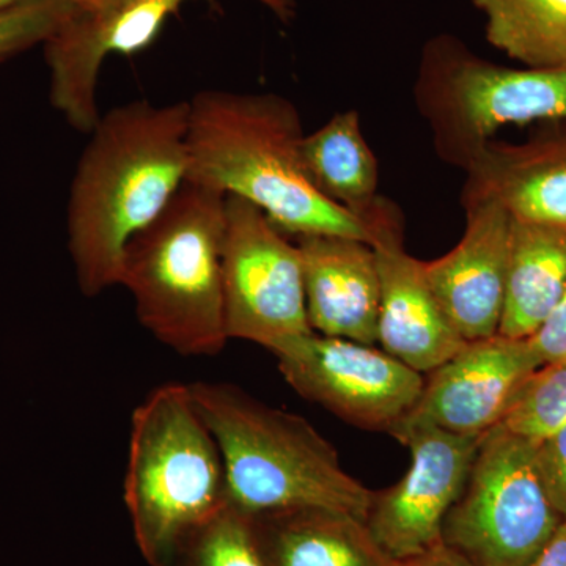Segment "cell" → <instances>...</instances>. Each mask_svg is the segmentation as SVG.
<instances>
[{
  "label": "cell",
  "instance_id": "1",
  "mask_svg": "<svg viewBox=\"0 0 566 566\" xmlns=\"http://www.w3.org/2000/svg\"><path fill=\"white\" fill-rule=\"evenodd\" d=\"M189 102H132L93 126L71 181L69 251L77 285L98 296L118 285L129 241L188 178Z\"/></svg>",
  "mask_w": 566,
  "mask_h": 566
},
{
  "label": "cell",
  "instance_id": "2",
  "mask_svg": "<svg viewBox=\"0 0 566 566\" xmlns=\"http://www.w3.org/2000/svg\"><path fill=\"white\" fill-rule=\"evenodd\" d=\"M189 102L188 178L259 207L285 234L371 243L370 223L329 202L304 169L300 111L277 93L203 91Z\"/></svg>",
  "mask_w": 566,
  "mask_h": 566
},
{
  "label": "cell",
  "instance_id": "3",
  "mask_svg": "<svg viewBox=\"0 0 566 566\" xmlns=\"http://www.w3.org/2000/svg\"><path fill=\"white\" fill-rule=\"evenodd\" d=\"M193 401L226 469L227 499L249 515L327 509L367 523L374 491L342 465L311 422L230 382H192Z\"/></svg>",
  "mask_w": 566,
  "mask_h": 566
},
{
  "label": "cell",
  "instance_id": "4",
  "mask_svg": "<svg viewBox=\"0 0 566 566\" xmlns=\"http://www.w3.org/2000/svg\"><path fill=\"white\" fill-rule=\"evenodd\" d=\"M226 193L185 181L166 210L126 245L118 285L142 326L181 356L226 348L222 244Z\"/></svg>",
  "mask_w": 566,
  "mask_h": 566
},
{
  "label": "cell",
  "instance_id": "5",
  "mask_svg": "<svg viewBox=\"0 0 566 566\" xmlns=\"http://www.w3.org/2000/svg\"><path fill=\"white\" fill-rule=\"evenodd\" d=\"M123 499L150 566H169L181 543L229 501L221 450L191 386L156 387L134 409Z\"/></svg>",
  "mask_w": 566,
  "mask_h": 566
},
{
  "label": "cell",
  "instance_id": "6",
  "mask_svg": "<svg viewBox=\"0 0 566 566\" xmlns=\"http://www.w3.org/2000/svg\"><path fill=\"white\" fill-rule=\"evenodd\" d=\"M412 93L436 155L463 172L502 128L566 120V70L497 65L453 35L424 44Z\"/></svg>",
  "mask_w": 566,
  "mask_h": 566
},
{
  "label": "cell",
  "instance_id": "7",
  "mask_svg": "<svg viewBox=\"0 0 566 566\" xmlns=\"http://www.w3.org/2000/svg\"><path fill=\"white\" fill-rule=\"evenodd\" d=\"M535 442L502 427L483 434L442 539L475 566H527L565 517L547 494Z\"/></svg>",
  "mask_w": 566,
  "mask_h": 566
},
{
  "label": "cell",
  "instance_id": "8",
  "mask_svg": "<svg viewBox=\"0 0 566 566\" xmlns=\"http://www.w3.org/2000/svg\"><path fill=\"white\" fill-rule=\"evenodd\" d=\"M222 293L230 340L274 353L312 333L297 244L259 207L237 196H226Z\"/></svg>",
  "mask_w": 566,
  "mask_h": 566
},
{
  "label": "cell",
  "instance_id": "9",
  "mask_svg": "<svg viewBox=\"0 0 566 566\" xmlns=\"http://www.w3.org/2000/svg\"><path fill=\"white\" fill-rule=\"evenodd\" d=\"M273 354L301 397L360 430L392 433L423 390L422 374L375 345L312 331Z\"/></svg>",
  "mask_w": 566,
  "mask_h": 566
},
{
  "label": "cell",
  "instance_id": "10",
  "mask_svg": "<svg viewBox=\"0 0 566 566\" xmlns=\"http://www.w3.org/2000/svg\"><path fill=\"white\" fill-rule=\"evenodd\" d=\"M392 436L408 447L411 464L400 482L374 491L367 527L387 556L403 562L441 542L446 517L463 493L483 436L424 424Z\"/></svg>",
  "mask_w": 566,
  "mask_h": 566
},
{
  "label": "cell",
  "instance_id": "11",
  "mask_svg": "<svg viewBox=\"0 0 566 566\" xmlns=\"http://www.w3.org/2000/svg\"><path fill=\"white\" fill-rule=\"evenodd\" d=\"M186 0H123L98 14L77 11L44 46L50 69V102L70 126L91 133L99 118L98 81L109 55L147 48L164 21ZM282 21L294 13V0H260Z\"/></svg>",
  "mask_w": 566,
  "mask_h": 566
},
{
  "label": "cell",
  "instance_id": "12",
  "mask_svg": "<svg viewBox=\"0 0 566 566\" xmlns=\"http://www.w3.org/2000/svg\"><path fill=\"white\" fill-rule=\"evenodd\" d=\"M368 221L381 283L378 344L412 370L430 374L465 340L442 311L422 260L406 252L403 211L381 197Z\"/></svg>",
  "mask_w": 566,
  "mask_h": 566
},
{
  "label": "cell",
  "instance_id": "13",
  "mask_svg": "<svg viewBox=\"0 0 566 566\" xmlns=\"http://www.w3.org/2000/svg\"><path fill=\"white\" fill-rule=\"evenodd\" d=\"M542 365L528 338L495 334L465 342L428 374L415 409L390 434L422 424L455 434H486L502 422L517 390Z\"/></svg>",
  "mask_w": 566,
  "mask_h": 566
},
{
  "label": "cell",
  "instance_id": "14",
  "mask_svg": "<svg viewBox=\"0 0 566 566\" xmlns=\"http://www.w3.org/2000/svg\"><path fill=\"white\" fill-rule=\"evenodd\" d=\"M463 208L465 230L460 243L423 264L447 318L471 342L499 334L509 281L512 216L495 202Z\"/></svg>",
  "mask_w": 566,
  "mask_h": 566
},
{
  "label": "cell",
  "instance_id": "15",
  "mask_svg": "<svg viewBox=\"0 0 566 566\" xmlns=\"http://www.w3.org/2000/svg\"><path fill=\"white\" fill-rule=\"evenodd\" d=\"M527 140L488 142L464 170L461 205L495 202L513 221L566 227V120Z\"/></svg>",
  "mask_w": 566,
  "mask_h": 566
},
{
  "label": "cell",
  "instance_id": "16",
  "mask_svg": "<svg viewBox=\"0 0 566 566\" xmlns=\"http://www.w3.org/2000/svg\"><path fill=\"white\" fill-rule=\"evenodd\" d=\"M296 244L312 331L375 345L381 283L374 248L338 234H304Z\"/></svg>",
  "mask_w": 566,
  "mask_h": 566
},
{
  "label": "cell",
  "instance_id": "17",
  "mask_svg": "<svg viewBox=\"0 0 566 566\" xmlns=\"http://www.w3.org/2000/svg\"><path fill=\"white\" fill-rule=\"evenodd\" d=\"M252 516L273 566H398L348 513L312 506Z\"/></svg>",
  "mask_w": 566,
  "mask_h": 566
},
{
  "label": "cell",
  "instance_id": "18",
  "mask_svg": "<svg viewBox=\"0 0 566 566\" xmlns=\"http://www.w3.org/2000/svg\"><path fill=\"white\" fill-rule=\"evenodd\" d=\"M566 293V227L512 219L499 334L528 338Z\"/></svg>",
  "mask_w": 566,
  "mask_h": 566
},
{
  "label": "cell",
  "instance_id": "19",
  "mask_svg": "<svg viewBox=\"0 0 566 566\" xmlns=\"http://www.w3.org/2000/svg\"><path fill=\"white\" fill-rule=\"evenodd\" d=\"M305 172L329 202L365 221L379 200V164L357 111L335 114L301 144ZM367 222V221H365Z\"/></svg>",
  "mask_w": 566,
  "mask_h": 566
},
{
  "label": "cell",
  "instance_id": "20",
  "mask_svg": "<svg viewBox=\"0 0 566 566\" xmlns=\"http://www.w3.org/2000/svg\"><path fill=\"white\" fill-rule=\"evenodd\" d=\"M486 39L527 69L566 70V0H474Z\"/></svg>",
  "mask_w": 566,
  "mask_h": 566
},
{
  "label": "cell",
  "instance_id": "21",
  "mask_svg": "<svg viewBox=\"0 0 566 566\" xmlns=\"http://www.w3.org/2000/svg\"><path fill=\"white\" fill-rule=\"evenodd\" d=\"M169 566H273L249 513L227 501L196 528L170 560Z\"/></svg>",
  "mask_w": 566,
  "mask_h": 566
},
{
  "label": "cell",
  "instance_id": "22",
  "mask_svg": "<svg viewBox=\"0 0 566 566\" xmlns=\"http://www.w3.org/2000/svg\"><path fill=\"white\" fill-rule=\"evenodd\" d=\"M499 427L535 444L565 428L566 359L536 368L517 390Z\"/></svg>",
  "mask_w": 566,
  "mask_h": 566
},
{
  "label": "cell",
  "instance_id": "23",
  "mask_svg": "<svg viewBox=\"0 0 566 566\" xmlns=\"http://www.w3.org/2000/svg\"><path fill=\"white\" fill-rule=\"evenodd\" d=\"M77 11L71 0H40L0 11V62L46 43Z\"/></svg>",
  "mask_w": 566,
  "mask_h": 566
},
{
  "label": "cell",
  "instance_id": "24",
  "mask_svg": "<svg viewBox=\"0 0 566 566\" xmlns=\"http://www.w3.org/2000/svg\"><path fill=\"white\" fill-rule=\"evenodd\" d=\"M536 457L551 502L566 520V427L539 442Z\"/></svg>",
  "mask_w": 566,
  "mask_h": 566
},
{
  "label": "cell",
  "instance_id": "25",
  "mask_svg": "<svg viewBox=\"0 0 566 566\" xmlns=\"http://www.w3.org/2000/svg\"><path fill=\"white\" fill-rule=\"evenodd\" d=\"M528 342L543 365L566 359V293Z\"/></svg>",
  "mask_w": 566,
  "mask_h": 566
},
{
  "label": "cell",
  "instance_id": "26",
  "mask_svg": "<svg viewBox=\"0 0 566 566\" xmlns=\"http://www.w3.org/2000/svg\"><path fill=\"white\" fill-rule=\"evenodd\" d=\"M398 566H475L463 554L447 545L444 539L424 551L420 556L398 562Z\"/></svg>",
  "mask_w": 566,
  "mask_h": 566
},
{
  "label": "cell",
  "instance_id": "27",
  "mask_svg": "<svg viewBox=\"0 0 566 566\" xmlns=\"http://www.w3.org/2000/svg\"><path fill=\"white\" fill-rule=\"evenodd\" d=\"M527 566H566V520L542 553Z\"/></svg>",
  "mask_w": 566,
  "mask_h": 566
},
{
  "label": "cell",
  "instance_id": "28",
  "mask_svg": "<svg viewBox=\"0 0 566 566\" xmlns=\"http://www.w3.org/2000/svg\"><path fill=\"white\" fill-rule=\"evenodd\" d=\"M81 13L85 14H98L104 11L114 9L123 0H71Z\"/></svg>",
  "mask_w": 566,
  "mask_h": 566
},
{
  "label": "cell",
  "instance_id": "29",
  "mask_svg": "<svg viewBox=\"0 0 566 566\" xmlns=\"http://www.w3.org/2000/svg\"><path fill=\"white\" fill-rule=\"evenodd\" d=\"M40 2V0H0V11L18 9V7L28 6V3Z\"/></svg>",
  "mask_w": 566,
  "mask_h": 566
}]
</instances>
